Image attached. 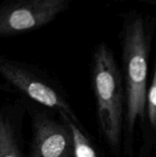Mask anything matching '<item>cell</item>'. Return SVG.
I'll return each instance as SVG.
<instances>
[{
    "instance_id": "1",
    "label": "cell",
    "mask_w": 156,
    "mask_h": 157,
    "mask_svg": "<svg viewBox=\"0 0 156 157\" xmlns=\"http://www.w3.org/2000/svg\"><path fill=\"white\" fill-rule=\"evenodd\" d=\"M151 28L140 14L127 16L122 29V66L126 90V130L134 132L136 124L147 117V75Z\"/></svg>"
},
{
    "instance_id": "2",
    "label": "cell",
    "mask_w": 156,
    "mask_h": 157,
    "mask_svg": "<svg viewBox=\"0 0 156 157\" xmlns=\"http://www.w3.org/2000/svg\"><path fill=\"white\" fill-rule=\"evenodd\" d=\"M91 78L100 132L110 149L117 154L126 115V90L122 72L106 43L99 44L94 52Z\"/></svg>"
},
{
    "instance_id": "3",
    "label": "cell",
    "mask_w": 156,
    "mask_h": 157,
    "mask_svg": "<svg viewBox=\"0 0 156 157\" xmlns=\"http://www.w3.org/2000/svg\"><path fill=\"white\" fill-rule=\"evenodd\" d=\"M0 75L34 102L55 110L60 117H66L78 123L76 115L64 93L39 68L0 54Z\"/></svg>"
},
{
    "instance_id": "4",
    "label": "cell",
    "mask_w": 156,
    "mask_h": 157,
    "mask_svg": "<svg viewBox=\"0 0 156 157\" xmlns=\"http://www.w3.org/2000/svg\"><path fill=\"white\" fill-rule=\"evenodd\" d=\"M69 0H12L0 4V38L39 29L69 8Z\"/></svg>"
},
{
    "instance_id": "5",
    "label": "cell",
    "mask_w": 156,
    "mask_h": 157,
    "mask_svg": "<svg viewBox=\"0 0 156 157\" xmlns=\"http://www.w3.org/2000/svg\"><path fill=\"white\" fill-rule=\"evenodd\" d=\"M46 111L32 116V138L29 157H74L70 127Z\"/></svg>"
},
{
    "instance_id": "6",
    "label": "cell",
    "mask_w": 156,
    "mask_h": 157,
    "mask_svg": "<svg viewBox=\"0 0 156 157\" xmlns=\"http://www.w3.org/2000/svg\"><path fill=\"white\" fill-rule=\"evenodd\" d=\"M21 121V109L0 106V157H24Z\"/></svg>"
},
{
    "instance_id": "7",
    "label": "cell",
    "mask_w": 156,
    "mask_h": 157,
    "mask_svg": "<svg viewBox=\"0 0 156 157\" xmlns=\"http://www.w3.org/2000/svg\"><path fill=\"white\" fill-rule=\"evenodd\" d=\"M72 132L74 140V157H98L97 153L91 141L81 130L78 123L74 122L66 117H61Z\"/></svg>"
},
{
    "instance_id": "8",
    "label": "cell",
    "mask_w": 156,
    "mask_h": 157,
    "mask_svg": "<svg viewBox=\"0 0 156 157\" xmlns=\"http://www.w3.org/2000/svg\"><path fill=\"white\" fill-rule=\"evenodd\" d=\"M147 118L150 126L156 130V65L154 78L147 96Z\"/></svg>"
},
{
    "instance_id": "9",
    "label": "cell",
    "mask_w": 156,
    "mask_h": 157,
    "mask_svg": "<svg viewBox=\"0 0 156 157\" xmlns=\"http://www.w3.org/2000/svg\"><path fill=\"white\" fill-rule=\"evenodd\" d=\"M146 3H150V4H153V5H156V0H147Z\"/></svg>"
}]
</instances>
